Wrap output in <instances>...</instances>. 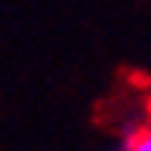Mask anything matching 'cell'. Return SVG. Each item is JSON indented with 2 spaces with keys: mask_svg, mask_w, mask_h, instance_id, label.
Returning a JSON list of instances; mask_svg holds the SVG:
<instances>
[{
  "mask_svg": "<svg viewBox=\"0 0 151 151\" xmlns=\"http://www.w3.org/2000/svg\"><path fill=\"white\" fill-rule=\"evenodd\" d=\"M119 151H151V128H137L125 137Z\"/></svg>",
  "mask_w": 151,
  "mask_h": 151,
  "instance_id": "cell-1",
  "label": "cell"
}]
</instances>
